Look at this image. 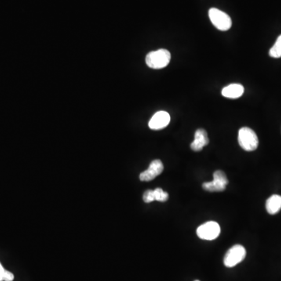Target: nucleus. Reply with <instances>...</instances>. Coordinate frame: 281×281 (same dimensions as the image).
Wrapping results in <instances>:
<instances>
[{"instance_id": "17", "label": "nucleus", "mask_w": 281, "mask_h": 281, "mask_svg": "<svg viewBox=\"0 0 281 281\" xmlns=\"http://www.w3.org/2000/svg\"><path fill=\"white\" fill-rule=\"evenodd\" d=\"M195 281H198V280H195Z\"/></svg>"}, {"instance_id": "11", "label": "nucleus", "mask_w": 281, "mask_h": 281, "mask_svg": "<svg viewBox=\"0 0 281 281\" xmlns=\"http://www.w3.org/2000/svg\"><path fill=\"white\" fill-rule=\"evenodd\" d=\"M266 209L269 214L274 215L281 209V196L274 195L270 197L266 202Z\"/></svg>"}, {"instance_id": "16", "label": "nucleus", "mask_w": 281, "mask_h": 281, "mask_svg": "<svg viewBox=\"0 0 281 281\" xmlns=\"http://www.w3.org/2000/svg\"><path fill=\"white\" fill-rule=\"evenodd\" d=\"M5 270L2 267V264L0 263V281H3L4 274H5Z\"/></svg>"}, {"instance_id": "4", "label": "nucleus", "mask_w": 281, "mask_h": 281, "mask_svg": "<svg viewBox=\"0 0 281 281\" xmlns=\"http://www.w3.org/2000/svg\"><path fill=\"white\" fill-rule=\"evenodd\" d=\"M228 184V179L224 172L216 170L213 173V180L211 182H206L202 184L204 190L209 192H220L226 189V186Z\"/></svg>"}, {"instance_id": "2", "label": "nucleus", "mask_w": 281, "mask_h": 281, "mask_svg": "<svg viewBox=\"0 0 281 281\" xmlns=\"http://www.w3.org/2000/svg\"><path fill=\"white\" fill-rule=\"evenodd\" d=\"M171 54L167 49H162L151 52L146 56V63L151 69H162L169 64Z\"/></svg>"}, {"instance_id": "6", "label": "nucleus", "mask_w": 281, "mask_h": 281, "mask_svg": "<svg viewBox=\"0 0 281 281\" xmlns=\"http://www.w3.org/2000/svg\"><path fill=\"white\" fill-rule=\"evenodd\" d=\"M220 234V227L216 222L209 221L199 226L197 229V235L201 239L211 240L218 238Z\"/></svg>"}, {"instance_id": "3", "label": "nucleus", "mask_w": 281, "mask_h": 281, "mask_svg": "<svg viewBox=\"0 0 281 281\" xmlns=\"http://www.w3.org/2000/svg\"><path fill=\"white\" fill-rule=\"evenodd\" d=\"M209 16L213 25L220 31H228L232 26L231 17L220 9L216 8L209 9Z\"/></svg>"}, {"instance_id": "8", "label": "nucleus", "mask_w": 281, "mask_h": 281, "mask_svg": "<svg viewBox=\"0 0 281 281\" xmlns=\"http://www.w3.org/2000/svg\"><path fill=\"white\" fill-rule=\"evenodd\" d=\"M170 122V115L166 111L161 110L155 113L148 123V126L152 130H160L166 128Z\"/></svg>"}, {"instance_id": "15", "label": "nucleus", "mask_w": 281, "mask_h": 281, "mask_svg": "<svg viewBox=\"0 0 281 281\" xmlns=\"http://www.w3.org/2000/svg\"><path fill=\"white\" fill-rule=\"evenodd\" d=\"M14 279V275L13 273L9 272V271L5 270V274H4L3 281H13Z\"/></svg>"}, {"instance_id": "5", "label": "nucleus", "mask_w": 281, "mask_h": 281, "mask_svg": "<svg viewBox=\"0 0 281 281\" xmlns=\"http://www.w3.org/2000/svg\"><path fill=\"white\" fill-rule=\"evenodd\" d=\"M246 256V250L241 245H235L227 251L224 256V263L227 267H233L243 261Z\"/></svg>"}, {"instance_id": "1", "label": "nucleus", "mask_w": 281, "mask_h": 281, "mask_svg": "<svg viewBox=\"0 0 281 281\" xmlns=\"http://www.w3.org/2000/svg\"><path fill=\"white\" fill-rule=\"evenodd\" d=\"M238 140L241 148L246 151H255L259 145V139L256 132L248 127H244L240 129Z\"/></svg>"}, {"instance_id": "12", "label": "nucleus", "mask_w": 281, "mask_h": 281, "mask_svg": "<svg viewBox=\"0 0 281 281\" xmlns=\"http://www.w3.org/2000/svg\"><path fill=\"white\" fill-rule=\"evenodd\" d=\"M269 55L273 58L281 57V34L278 37L272 48L269 51Z\"/></svg>"}, {"instance_id": "14", "label": "nucleus", "mask_w": 281, "mask_h": 281, "mask_svg": "<svg viewBox=\"0 0 281 281\" xmlns=\"http://www.w3.org/2000/svg\"><path fill=\"white\" fill-rule=\"evenodd\" d=\"M143 199L146 203H150V202L155 201V195H154V190H148L144 193L143 195Z\"/></svg>"}, {"instance_id": "9", "label": "nucleus", "mask_w": 281, "mask_h": 281, "mask_svg": "<svg viewBox=\"0 0 281 281\" xmlns=\"http://www.w3.org/2000/svg\"><path fill=\"white\" fill-rule=\"evenodd\" d=\"M209 139L205 129L199 128L195 132V140L191 144V148L194 151H200L209 144Z\"/></svg>"}, {"instance_id": "13", "label": "nucleus", "mask_w": 281, "mask_h": 281, "mask_svg": "<svg viewBox=\"0 0 281 281\" xmlns=\"http://www.w3.org/2000/svg\"><path fill=\"white\" fill-rule=\"evenodd\" d=\"M154 195H155V201H158V202H166L169 198V194L159 187L154 190Z\"/></svg>"}, {"instance_id": "7", "label": "nucleus", "mask_w": 281, "mask_h": 281, "mask_svg": "<svg viewBox=\"0 0 281 281\" xmlns=\"http://www.w3.org/2000/svg\"><path fill=\"white\" fill-rule=\"evenodd\" d=\"M164 166L162 161L156 159L151 162L150 164L149 167L147 170L143 172L139 175V179L141 181H151L154 180L155 177H158L159 175L163 172Z\"/></svg>"}, {"instance_id": "10", "label": "nucleus", "mask_w": 281, "mask_h": 281, "mask_svg": "<svg viewBox=\"0 0 281 281\" xmlns=\"http://www.w3.org/2000/svg\"><path fill=\"white\" fill-rule=\"evenodd\" d=\"M245 92L243 85L240 84H231L224 87L222 90V96L228 99H238L243 95Z\"/></svg>"}]
</instances>
